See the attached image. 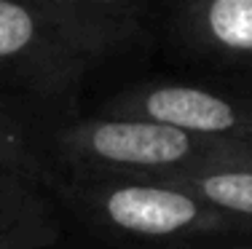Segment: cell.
Returning <instances> with one entry per match:
<instances>
[{"mask_svg":"<svg viewBox=\"0 0 252 249\" xmlns=\"http://www.w3.org/2000/svg\"><path fill=\"white\" fill-rule=\"evenodd\" d=\"M62 215L113 244L183 249L252 236V220L209 204L190 188L142 174H54Z\"/></svg>","mask_w":252,"mask_h":249,"instance_id":"7a4b0ae2","label":"cell"},{"mask_svg":"<svg viewBox=\"0 0 252 249\" xmlns=\"http://www.w3.org/2000/svg\"><path fill=\"white\" fill-rule=\"evenodd\" d=\"M172 27L188 54L252 73V0H177Z\"/></svg>","mask_w":252,"mask_h":249,"instance_id":"5b68a950","label":"cell"},{"mask_svg":"<svg viewBox=\"0 0 252 249\" xmlns=\"http://www.w3.org/2000/svg\"><path fill=\"white\" fill-rule=\"evenodd\" d=\"M164 180L190 188L201 198H207L209 204L252 220V164L209 166V169H199V171L172 174V177H164Z\"/></svg>","mask_w":252,"mask_h":249,"instance_id":"ba28073f","label":"cell"},{"mask_svg":"<svg viewBox=\"0 0 252 249\" xmlns=\"http://www.w3.org/2000/svg\"><path fill=\"white\" fill-rule=\"evenodd\" d=\"M75 5L83 8H94V11H105V14H137V5L142 0H70Z\"/></svg>","mask_w":252,"mask_h":249,"instance_id":"9c48e42d","label":"cell"},{"mask_svg":"<svg viewBox=\"0 0 252 249\" xmlns=\"http://www.w3.org/2000/svg\"><path fill=\"white\" fill-rule=\"evenodd\" d=\"M183 249H252V236H242V239H220V241H207V244L183 247Z\"/></svg>","mask_w":252,"mask_h":249,"instance_id":"30bf717a","label":"cell"},{"mask_svg":"<svg viewBox=\"0 0 252 249\" xmlns=\"http://www.w3.org/2000/svg\"><path fill=\"white\" fill-rule=\"evenodd\" d=\"M54 174L172 177L209 166L252 164V142L207 137L175 123L97 112L43 132Z\"/></svg>","mask_w":252,"mask_h":249,"instance_id":"3957f363","label":"cell"},{"mask_svg":"<svg viewBox=\"0 0 252 249\" xmlns=\"http://www.w3.org/2000/svg\"><path fill=\"white\" fill-rule=\"evenodd\" d=\"M62 236V209L49 185L0 166V249L46 244Z\"/></svg>","mask_w":252,"mask_h":249,"instance_id":"8992f818","label":"cell"},{"mask_svg":"<svg viewBox=\"0 0 252 249\" xmlns=\"http://www.w3.org/2000/svg\"><path fill=\"white\" fill-rule=\"evenodd\" d=\"M140 40L137 14H105L70 0H0V86L64 102Z\"/></svg>","mask_w":252,"mask_h":249,"instance_id":"6da1fadb","label":"cell"},{"mask_svg":"<svg viewBox=\"0 0 252 249\" xmlns=\"http://www.w3.org/2000/svg\"><path fill=\"white\" fill-rule=\"evenodd\" d=\"M16 249H83V247L62 244V239H57V241H46V244H32V247H16Z\"/></svg>","mask_w":252,"mask_h":249,"instance_id":"8fae6325","label":"cell"},{"mask_svg":"<svg viewBox=\"0 0 252 249\" xmlns=\"http://www.w3.org/2000/svg\"><path fill=\"white\" fill-rule=\"evenodd\" d=\"M0 166L22 171L46 182L54 177V164L46 153L43 132L22 115L19 110L0 105Z\"/></svg>","mask_w":252,"mask_h":249,"instance_id":"52a82bcc","label":"cell"},{"mask_svg":"<svg viewBox=\"0 0 252 249\" xmlns=\"http://www.w3.org/2000/svg\"><path fill=\"white\" fill-rule=\"evenodd\" d=\"M99 112L175 123L207 137L252 142V88L193 81H140L118 88Z\"/></svg>","mask_w":252,"mask_h":249,"instance_id":"277c9868","label":"cell"}]
</instances>
